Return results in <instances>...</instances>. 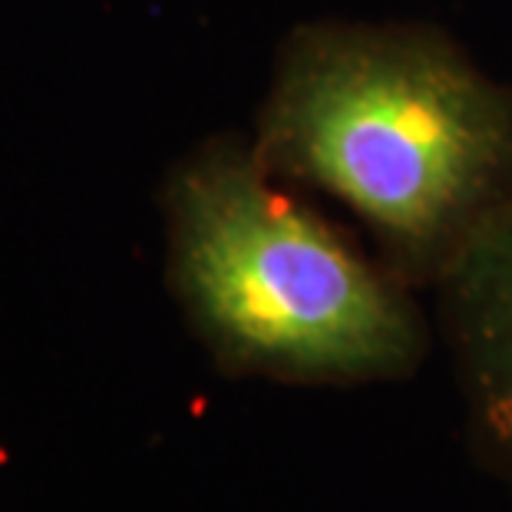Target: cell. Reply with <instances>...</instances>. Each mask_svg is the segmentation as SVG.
<instances>
[{
    "label": "cell",
    "mask_w": 512,
    "mask_h": 512,
    "mask_svg": "<svg viewBox=\"0 0 512 512\" xmlns=\"http://www.w3.org/2000/svg\"><path fill=\"white\" fill-rule=\"evenodd\" d=\"M166 209L172 291L228 374L374 384L420 364L427 334L410 294L294 202L255 146L195 152Z\"/></svg>",
    "instance_id": "cell-2"
},
{
    "label": "cell",
    "mask_w": 512,
    "mask_h": 512,
    "mask_svg": "<svg viewBox=\"0 0 512 512\" xmlns=\"http://www.w3.org/2000/svg\"><path fill=\"white\" fill-rule=\"evenodd\" d=\"M433 281L473 437L512 479V189L466 228Z\"/></svg>",
    "instance_id": "cell-3"
},
{
    "label": "cell",
    "mask_w": 512,
    "mask_h": 512,
    "mask_svg": "<svg viewBox=\"0 0 512 512\" xmlns=\"http://www.w3.org/2000/svg\"><path fill=\"white\" fill-rule=\"evenodd\" d=\"M255 152L351 205L403 271L437 278L512 189V90L433 30L308 24L278 53Z\"/></svg>",
    "instance_id": "cell-1"
}]
</instances>
